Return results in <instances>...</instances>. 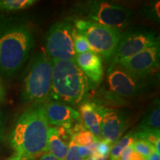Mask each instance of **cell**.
Wrapping results in <instances>:
<instances>
[{
	"mask_svg": "<svg viewBox=\"0 0 160 160\" xmlns=\"http://www.w3.org/2000/svg\"><path fill=\"white\" fill-rule=\"evenodd\" d=\"M86 15L91 22L119 30L127 27L133 11L125 5L105 1H93L86 4Z\"/></svg>",
	"mask_w": 160,
	"mask_h": 160,
	"instance_id": "cell-7",
	"label": "cell"
},
{
	"mask_svg": "<svg viewBox=\"0 0 160 160\" xmlns=\"http://www.w3.org/2000/svg\"><path fill=\"white\" fill-rule=\"evenodd\" d=\"M49 123L46 103H37L22 113L11 135V145L21 160H33L48 153Z\"/></svg>",
	"mask_w": 160,
	"mask_h": 160,
	"instance_id": "cell-1",
	"label": "cell"
},
{
	"mask_svg": "<svg viewBox=\"0 0 160 160\" xmlns=\"http://www.w3.org/2000/svg\"><path fill=\"white\" fill-rule=\"evenodd\" d=\"M33 47L28 28L19 22L0 26V73L11 77L19 71Z\"/></svg>",
	"mask_w": 160,
	"mask_h": 160,
	"instance_id": "cell-2",
	"label": "cell"
},
{
	"mask_svg": "<svg viewBox=\"0 0 160 160\" xmlns=\"http://www.w3.org/2000/svg\"><path fill=\"white\" fill-rule=\"evenodd\" d=\"M74 26L87 39L92 51L106 61L113 58L121 37L119 30L86 20H77Z\"/></svg>",
	"mask_w": 160,
	"mask_h": 160,
	"instance_id": "cell-5",
	"label": "cell"
},
{
	"mask_svg": "<svg viewBox=\"0 0 160 160\" xmlns=\"http://www.w3.org/2000/svg\"><path fill=\"white\" fill-rule=\"evenodd\" d=\"M111 146L108 142L102 139L98 141L97 148H96V153L100 157H108L110 151H111Z\"/></svg>",
	"mask_w": 160,
	"mask_h": 160,
	"instance_id": "cell-23",
	"label": "cell"
},
{
	"mask_svg": "<svg viewBox=\"0 0 160 160\" xmlns=\"http://www.w3.org/2000/svg\"><path fill=\"white\" fill-rule=\"evenodd\" d=\"M128 127V116L117 110L106 109L101 123V135L110 145L115 144Z\"/></svg>",
	"mask_w": 160,
	"mask_h": 160,
	"instance_id": "cell-11",
	"label": "cell"
},
{
	"mask_svg": "<svg viewBox=\"0 0 160 160\" xmlns=\"http://www.w3.org/2000/svg\"><path fill=\"white\" fill-rule=\"evenodd\" d=\"M53 62L45 51L37 53L31 60L24 80L22 97L33 104L45 103L51 97Z\"/></svg>",
	"mask_w": 160,
	"mask_h": 160,
	"instance_id": "cell-4",
	"label": "cell"
},
{
	"mask_svg": "<svg viewBox=\"0 0 160 160\" xmlns=\"http://www.w3.org/2000/svg\"><path fill=\"white\" fill-rule=\"evenodd\" d=\"M146 160H160V156L156 151H153L151 154L146 158Z\"/></svg>",
	"mask_w": 160,
	"mask_h": 160,
	"instance_id": "cell-28",
	"label": "cell"
},
{
	"mask_svg": "<svg viewBox=\"0 0 160 160\" xmlns=\"http://www.w3.org/2000/svg\"><path fill=\"white\" fill-rule=\"evenodd\" d=\"M105 108L94 102H86L80 106V114L85 128L97 139L101 137V123Z\"/></svg>",
	"mask_w": 160,
	"mask_h": 160,
	"instance_id": "cell-14",
	"label": "cell"
},
{
	"mask_svg": "<svg viewBox=\"0 0 160 160\" xmlns=\"http://www.w3.org/2000/svg\"><path fill=\"white\" fill-rule=\"evenodd\" d=\"M157 44H159V37L152 30L139 28L122 33L110 68Z\"/></svg>",
	"mask_w": 160,
	"mask_h": 160,
	"instance_id": "cell-8",
	"label": "cell"
},
{
	"mask_svg": "<svg viewBox=\"0 0 160 160\" xmlns=\"http://www.w3.org/2000/svg\"><path fill=\"white\" fill-rule=\"evenodd\" d=\"M78 151H79V155L81 156V157L83 159H87L90 157H91L92 155H93L96 152L93 151L88 146H80L79 145L78 148Z\"/></svg>",
	"mask_w": 160,
	"mask_h": 160,
	"instance_id": "cell-24",
	"label": "cell"
},
{
	"mask_svg": "<svg viewBox=\"0 0 160 160\" xmlns=\"http://www.w3.org/2000/svg\"><path fill=\"white\" fill-rule=\"evenodd\" d=\"M84 160H94V159H93V158L92 157H90L87 158V159H84Z\"/></svg>",
	"mask_w": 160,
	"mask_h": 160,
	"instance_id": "cell-31",
	"label": "cell"
},
{
	"mask_svg": "<svg viewBox=\"0 0 160 160\" xmlns=\"http://www.w3.org/2000/svg\"><path fill=\"white\" fill-rule=\"evenodd\" d=\"M117 66L109 68L108 71V82L111 91L124 97H131L138 94L143 87L140 79L133 77Z\"/></svg>",
	"mask_w": 160,
	"mask_h": 160,
	"instance_id": "cell-10",
	"label": "cell"
},
{
	"mask_svg": "<svg viewBox=\"0 0 160 160\" xmlns=\"http://www.w3.org/2000/svg\"><path fill=\"white\" fill-rule=\"evenodd\" d=\"M4 97H5V91H4L2 86L1 83H0V100L3 99Z\"/></svg>",
	"mask_w": 160,
	"mask_h": 160,
	"instance_id": "cell-29",
	"label": "cell"
},
{
	"mask_svg": "<svg viewBox=\"0 0 160 160\" xmlns=\"http://www.w3.org/2000/svg\"><path fill=\"white\" fill-rule=\"evenodd\" d=\"M159 44H157L139 52L117 65L133 77L142 79L159 67Z\"/></svg>",
	"mask_w": 160,
	"mask_h": 160,
	"instance_id": "cell-9",
	"label": "cell"
},
{
	"mask_svg": "<svg viewBox=\"0 0 160 160\" xmlns=\"http://www.w3.org/2000/svg\"><path fill=\"white\" fill-rule=\"evenodd\" d=\"M75 61L88 79L93 83L99 84L103 77L102 58L93 51L77 54Z\"/></svg>",
	"mask_w": 160,
	"mask_h": 160,
	"instance_id": "cell-13",
	"label": "cell"
},
{
	"mask_svg": "<svg viewBox=\"0 0 160 160\" xmlns=\"http://www.w3.org/2000/svg\"><path fill=\"white\" fill-rule=\"evenodd\" d=\"M133 145V144H132ZM130 145L128 147L125 148V149L123 150L122 152L121 153V155H120L119 160H130L131 159V154L133 152V145Z\"/></svg>",
	"mask_w": 160,
	"mask_h": 160,
	"instance_id": "cell-25",
	"label": "cell"
},
{
	"mask_svg": "<svg viewBox=\"0 0 160 160\" xmlns=\"http://www.w3.org/2000/svg\"><path fill=\"white\" fill-rule=\"evenodd\" d=\"M79 145L73 140H71L69 142L68 150L66 154L65 160H82L78 151Z\"/></svg>",
	"mask_w": 160,
	"mask_h": 160,
	"instance_id": "cell-22",
	"label": "cell"
},
{
	"mask_svg": "<svg viewBox=\"0 0 160 160\" xmlns=\"http://www.w3.org/2000/svg\"><path fill=\"white\" fill-rule=\"evenodd\" d=\"M34 160H60V159H58L57 158H55L53 156H52L51 153H44V154L40 156V157L37 158V159H35Z\"/></svg>",
	"mask_w": 160,
	"mask_h": 160,
	"instance_id": "cell-26",
	"label": "cell"
},
{
	"mask_svg": "<svg viewBox=\"0 0 160 160\" xmlns=\"http://www.w3.org/2000/svg\"><path fill=\"white\" fill-rule=\"evenodd\" d=\"M37 2L35 0H0V10L17 11L26 9Z\"/></svg>",
	"mask_w": 160,
	"mask_h": 160,
	"instance_id": "cell-18",
	"label": "cell"
},
{
	"mask_svg": "<svg viewBox=\"0 0 160 160\" xmlns=\"http://www.w3.org/2000/svg\"><path fill=\"white\" fill-rule=\"evenodd\" d=\"M7 160H21V159H20L19 155H17V153H14L11 157H10L9 159H8Z\"/></svg>",
	"mask_w": 160,
	"mask_h": 160,
	"instance_id": "cell-30",
	"label": "cell"
},
{
	"mask_svg": "<svg viewBox=\"0 0 160 160\" xmlns=\"http://www.w3.org/2000/svg\"><path fill=\"white\" fill-rule=\"evenodd\" d=\"M72 37H73V47H74L75 52L77 54H80V53L92 51L85 37L82 34H81L79 32H78L75 28L73 30Z\"/></svg>",
	"mask_w": 160,
	"mask_h": 160,
	"instance_id": "cell-20",
	"label": "cell"
},
{
	"mask_svg": "<svg viewBox=\"0 0 160 160\" xmlns=\"http://www.w3.org/2000/svg\"><path fill=\"white\" fill-rule=\"evenodd\" d=\"M73 28L74 26L67 20L56 22L50 28L45 38V53L52 61L75 60Z\"/></svg>",
	"mask_w": 160,
	"mask_h": 160,
	"instance_id": "cell-6",
	"label": "cell"
},
{
	"mask_svg": "<svg viewBox=\"0 0 160 160\" xmlns=\"http://www.w3.org/2000/svg\"><path fill=\"white\" fill-rule=\"evenodd\" d=\"M160 127V109L159 100L151 105L146 112L145 117L138 130H148V131H159Z\"/></svg>",
	"mask_w": 160,
	"mask_h": 160,
	"instance_id": "cell-16",
	"label": "cell"
},
{
	"mask_svg": "<svg viewBox=\"0 0 160 160\" xmlns=\"http://www.w3.org/2000/svg\"><path fill=\"white\" fill-rule=\"evenodd\" d=\"M132 145H133V151L142 156L145 159L153 151H155L153 146L145 140L137 139Z\"/></svg>",
	"mask_w": 160,
	"mask_h": 160,
	"instance_id": "cell-21",
	"label": "cell"
},
{
	"mask_svg": "<svg viewBox=\"0 0 160 160\" xmlns=\"http://www.w3.org/2000/svg\"><path fill=\"white\" fill-rule=\"evenodd\" d=\"M71 139L80 146H89L94 142L98 141L97 138L91 131L83 127L72 133Z\"/></svg>",
	"mask_w": 160,
	"mask_h": 160,
	"instance_id": "cell-19",
	"label": "cell"
},
{
	"mask_svg": "<svg viewBox=\"0 0 160 160\" xmlns=\"http://www.w3.org/2000/svg\"><path fill=\"white\" fill-rule=\"evenodd\" d=\"M130 160H146L145 157H143L142 156H141L139 153H136V152L133 151V153L131 154V159Z\"/></svg>",
	"mask_w": 160,
	"mask_h": 160,
	"instance_id": "cell-27",
	"label": "cell"
},
{
	"mask_svg": "<svg viewBox=\"0 0 160 160\" xmlns=\"http://www.w3.org/2000/svg\"><path fill=\"white\" fill-rule=\"evenodd\" d=\"M137 140L134 132L130 133L121 137L111 148L109 156L111 160H119L121 153L125 148L131 145Z\"/></svg>",
	"mask_w": 160,
	"mask_h": 160,
	"instance_id": "cell-17",
	"label": "cell"
},
{
	"mask_svg": "<svg viewBox=\"0 0 160 160\" xmlns=\"http://www.w3.org/2000/svg\"><path fill=\"white\" fill-rule=\"evenodd\" d=\"M0 117H1V116H0Z\"/></svg>",
	"mask_w": 160,
	"mask_h": 160,
	"instance_id": "cell-32",
	"label": "cell"
},
{
	"mask_svg": "<svg viewBox=\"0 0 160 160\" xmlns=\"http://www.w3.org/2000/svg\"><path fill=\"white\" fill-rule=\"evenodd\" d=\"M68 133L71 131L62 127L49 128L48 150L49 153L60 160H65L68 150Z\"/></svg>",
	"mask_w": 160,
	"mask_h": 160,
	"instance_id": "cell-15",
	"label": "cell"
},
{
	"mask_svg": "<svg viewBox=\"0 0 160 160\" xmlns=\"http://www.w3.org/2000/svg\"><path fill=\"white\" fill-rule=\"evenodd\" d=\"M46 116L49 124L67 130H71L73 121L80 119V114L77 111L57 102L46 104Z\"/></svg>",
	"mask_w": 160,
	"mask_h": 160,
	"instance_id": "cell-12",
	"label": "cell"
},
{
	"mask_svg": "<svg viewBox=\"0 0 160 160\" xmlns=\"http://www.w3.org/2000/svg\"><path fill=\"white\" fill-rule=\"evenodd\" d=\"M52 62L51 97L72 105L82 102L89 93L90 83L75 60Z\"/></svg>",
	"mask_w": 160,
	"mask_h": 160,
	"instance_id": "cell-3",
	"label": "cell"
}]
</instances>
